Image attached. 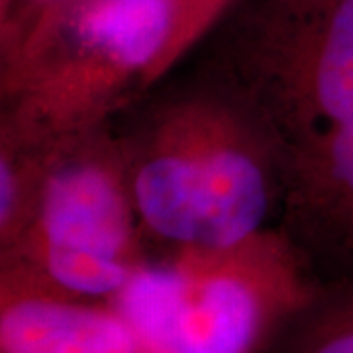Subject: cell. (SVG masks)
Instances as JSON below:
<instances>
[{
  "instance_id": "obj_10",
  "label": "cell",
  "mask_w": 353,
  "mask_h": 353,
  "mask_svg": "<svg viewBox=\"0 0 353 353\" xmlns=\"http://www.w3.org/2000/svg\"><path fill=\"white\" fill-rule=\"evenodd\" d=\"M236 2L238 0H185V18L176 46L179 61L212 32Z\"/></svg>"
},
{
  "instance_id": "obj_9",
  "label": "cell",
  "mask_w": 353,
  "mask_h": 353,
  "mask_svg": "<svg viewBox=\"0 0 353 353\" xmlns=\"http://www.w3.org/2000/svg\"><path fill=\"white\" fill-rule=\"evenodd\" d=\"M69 0H0V63L12 59Z\"/></svg>"
},
{
  "instance_id": "obj_7",
  "label": "cell",
  "mask_w": 353,
  "mask_h": 353,
  "mask_svg": "<svg viewBox=\"0 0 353 353\" xmlns=\"http://www.w3.org/2000/svg\"><path fill=\"white\" fill-rule=\"evenodd\" d=\"M0 353H143L108 301L0 279Z\"/></svg>"
},
{
  "instance_id": "obj_4",
  "label": "cell",
  "mask_w": 353,
  "mask_h": 353,
  "mask_svg": "<svg viewBox=\"0 0 353 353\" xmlns=\"http://www.w3.org/2000/svg\"><path fill=\"white\" fill-rule=\"evenodd\" d=\"M150 257L114 122L48 143L0 279L110 303Z\"/></svg>"
},
{
  "instance_id": "obj_2",
  "label": "cell",
  "mask_w": 353,
  "mask_h": 353,
  "mask_svg": "<svg viewBox=\"0 0 353 353\" xmlns=\"http://www.w3.org/2000/svg\"><path fill=\"white\" fill-rule=\"evenodd\" d=\"M185 0H69L0 63V138L51 143L114 122L179 63Z\"/></svg>"
},
{
  "instance_id": "obj_3",
  "label": "cell",
  "mask_w": 353,
  "mask_h": 353,
  "mask_svg": "<svg viewBox=\"0 0 353 353\" xmlns=\"http://www.w3.org/2000/svg\"><path fill=\"white\" fill-rule=\"evenodd\" d=\"M320 279L277 226L155 253L110 303L143 353H263Z\"/></svg>"
},
{
  "instance_id": "obj_5",
  "label": "cell",
  "mask_w": 353,
  "mask_h": 353,
  "mask_svg": "<svg viewBox=\"0 0 353 353\" xmlns=\"http://www.w3.org/2000/svg\"><path fill=\"white\" fill-rule=\"evenodd\" d=\"M196 69L294 150L353 116V0H238Z\"/></svg>"
},
{
  "instance_id": "obj_6",
  "label": "cell",
  "mask_w": 353,
  "mask_h": 353,
  "mask_svg": "<svg viewBox=\"0 0 353 353\" xmlns=\"http://www.w3.org/2000/svg\"><path fill=\"white\" fill-rule=\"evenodd\" d=\"M277 228L320 281L353 273V116L290 150Z\"/></svg>"
},
{
  "instance_id": "obj_8",
  "label": "cell",
  "mask_w": 353,
  "mask_h": 353,
  "mask_svg": "<svg viewBox=\"0 0 353 353\" xmlns=\"http://www.w3.org/2000/svg\"><path fill=\"white\" fill-rule=\"evenodd\" d=\"M263 353H353V273L320 281Z\"/></svg>"
},
{
  "instance_id": "obj_1",
  "label": "cell",
  "mask_w": 353,
  "mask_h": 353,
  "mask_svg": "<svg viewBox=\"0 0 353 353\" xmlns=\"http://www.w3.org/2000/svg\"><path fill=\"white\" fill-rule=\"evenodd\" d=\"M114 128L152 255L224 248L277 226L289 148L212 77L163 79Z\"/></svg>"
}]
</instances>
